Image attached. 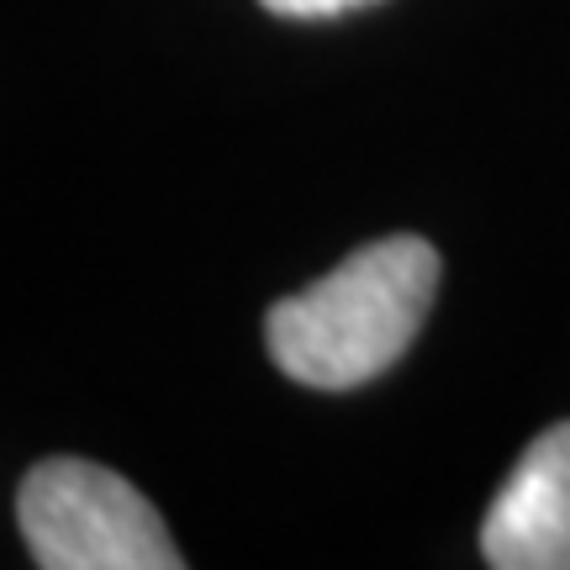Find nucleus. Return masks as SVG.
<instances>
[{"instance_id": "nucleus-3", "label": "nucleus", "mask_w": 570, "mask_h": 570, "mask_svg": "<svg viewBox=\"0 0 570 570\" xmlns=\"http://www.w3.org/2000/svg\"><path fill=\"white\" fill-rule=\"evenodd\" d=\"M481 554L497 570H570V423L544 428L481 523Z\"/></svg>"}, {"instance_id": "nucleus-4", "label": "nucleus", "mask_w": 570, "mask_h": 570, "mask_svg": "<svg viewBox=\"0 0 570 570\" xmlns=\"http://www.w3.org/2000/svg\"><path fill=\"white\" fill-rule=\"evenodd\" d=\"M275 17H338V11H360V6H375V0H259Z\"/></svg>"}, {"instance_id": "nucleus-2", "label": "nucleus", "mask_w": 570, "mask_h": 570, "mask_svg": "<svg viewBox=\"0 0 570 570\" xmlns=\"http://www.w3.org/2000/svg\"><path fill=\"white\" fill-rule=\"evenodd\" d=\"M21 539L42 570H180L159 508L96 460H42L17 491Z\"/></svg>"}, {"instance_id": "nucleus-1", "label": "nucleus", "mask_w": 570, "mask_h": 570, "mask_svg": "<svg viewBox=\"0 0 570 570\" xmlns=\"http://www.w3.org/2000/svg\"><path fill=\"white\" fill-rule=\"evenodd\" d=\"M439 248L396 233L265 312V348L296 386L354 391L386 375L433 312Z\"/></svg>"}]
</instances>
